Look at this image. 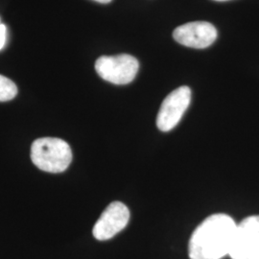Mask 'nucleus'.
Masks as SVG:
<instances>
[{
	"label": "nucleus",
	"instance_id": "1",
	"mask_svg": "<svg viewBox=\"0 0 259 259\" xmlns=\"http://www.w3.org/2000/svg\"><path fill=\"white\" fill-rule=\"evenodd\" d=\"M236 226L227 214L207 217L191 235L188 245L190 259H222L230 255Z\"/></svg>",
	"mask_w": 259,
	"mask_h": 259
},
{
	"label": "nucleus",
	"instance_id": "2",
	"mask_svg": "<svg viewBox=\"0 0 259 259\" xmlns=\"http://www.w3.org/2000/svg\"><path fill=\"white\" fill-rule=\"evenodd\" d=\"M33 163L48 173L65 171L72 161V151L67 142L56 138L37 139L31 146Z\"/></svg>",
	"mask_w": 259,
	"mask_h": 259
},
{
	"label": "nucleus",
	"instance_id": "3",
	"mask_svg": "<svg viewBox=\"0 0 259 259\" xmlns=\"http://www.w3.org/2000/svg\"><path fill=\"white\" fill-rule=\"evenodd\" d=\"M139 61L128 54L102 56L95 63V70L103 80L114 84L133 82L139 72Z\"/></svg>",
	"mask_w": 259,
	"mask_h": 259
},
{
	"label": "nucleus",
	"instance_id": "4",
	"mask_svg": "<svg viewBox=\"0 0 259 259\" xmlns=\"http://www.w3.org/2000/svg\"><path fill=\"white\" fill-rule=\"evenodd\" d=\"M232 259H259V215L245 218L236 226Z\"/></svg>",
	"mask_w": 259,
	"mask_h": 259
},
{
	"label": "nucleus",
	"instance_id": "5",
	"mask_svg": "<svg viewBox=\"0 0 259 259\" xmlns=\"http://www.w3.org/2000/svg\"><path fill=\"white\" fill-rule=\"evenodd\" d=\"M191 101V90L183 85L170 93L160 106L157 126L161 132L174 129L185 114Z\"/></svg>",
	"mask_w": 259,
	"mask_h": 259
},
{
	"label": "nucleus",
	"instance_id": "6",
	"mask_svg": "<svg viewBox=\"0 0 259 259\" xmlns=\"http://www.w3.org/2000/svg\"><path fill=\"white\" fill-rule=\"evenodd\" d=\"M130 220L129 208L121 202L107 206L93 227V236L97 240H109L124 230Z\"/></svg>",
	"mask_w": 259,
	"mask_h": 259
},
{
	"label": "nucleus",
	"instance_id": "7",
	"mask_svg": "<svg viewBox=\"0 0 259 259\" xmlns=\"http://www.w3.org/2000/svg\"><path fill=\"white\" fill-rule=\"evenodd\" d=\"M177 42L185 47L203 49L211 46L217 38V30L206 21H193L177 27L173 32Z\"/></svg>",
	"mask_w": 259,
	"mask_h": 259
},
{
	"label": "nucleus",
	"instance_id": "8",
	"mask_svg": "<svg viewBox=\"0 0 259 259\" xmlns=\"http://www.w3.org/2000/svg\"><path fill=\"white\" fill-rule=\"evenodd\" d=\"M18 94V88L9 78L0 75V102L14 99Z\"/></svg>",
	"mask_w": 259,
	"mask_h": 259
},
{
	"label": "nucleus",
	"instance_id": "9",
	"mask_svg": "<svg viewBox=\"0 0 259 259\" xmlns=\"http://www.w3.org/2000/svg\"><path fill=\"white\" fill-rule=\"evenodd\" d=\"M7 41V27L4 24H0V51L4 48Z\"/></svg>",
	"mask_w": 259,
	"mask_h": 259
},
{
	"label": "nucleus",
	"instance_id": "10",
	"mask_svg": "<svg viewBox=\"0 0 259 259\" xmlns=\"http://www.w3.org/2000/svg\"><path fill=\"white\" fill-rule=\"evenodd\" d=\"M96 2H99V3H102V4H107V3H110L111 0H94Z\"/></svg>",
	"mask_w": 259,
	"mask_h": 259
},
{
	"label": "nucleus",
	"instance_id": "11",
	"mask_svg": "<svg viewBox=\"0 0 259 259\" xmlns=\"http://www.w3.org/2000/svg\"><path fill=\"white\" fill-rule=\"evenodd\" d=\"M214 1H221L222 2V1H229V0H214Z\"/></svg>",
	"mask_w": 259,
	"mask_h": 259
},
{
	"label": "nucleus",
	"instance_id": "12",
	"mask_svg": "<svg viewBox=\"0 0 259 259\" xmlns=\"http://www.w3.org/2000/svg\"><path fill=\"white\" fill-rule=\"evenodd\" d=\"M0 24H1V22H0Z\"/></svg>",
	"mask_w": 259,
	"mask_h": 259
}]
</instances>
